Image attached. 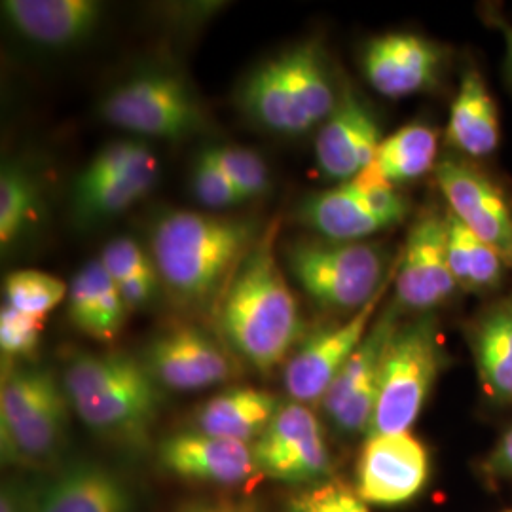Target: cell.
<instances>
[{
    "label": "cell",
    "mask_w": 512,
    "mask_h": 512,
    "mask_svg": "<svg viewBox=\"0 0 512 512\" xmlns=\"http://www.w3.org/2000/svg\"><path fill=\"white\" fill-rule=\"evenodd\" d=\"M222 171L236 186L243 202L264 196L270 190V171L264 160L249 148L211 147Z\"/></svg>",
    "instance_id": "31"
},
{
    "label": "cell",
    "mask_w": 512,
    "mask_h": 512,
    "mask_svg": "<svg viewBox=\"0 0 512 512\" xmlns=\"http://www.w3.org/2000/svg\"><path fill=\"white\" fill-rule=\"evenodd\" d=\"M2 12L21 37L65 48L93 35L105 8L97 0H4Z\"/></svg>",
    "instance_id": "21"
},
{
    "label": "cell",
    "mask_w": 512,
    "mask_h": 512,
    "mask_svg": "<svg viewBox=\"0 0 512 512\" xmlns=\"http://www.w3.org/2000/svg\"><path fill=\"white\" fill-rule=\"evenodd\" d=\"M0 512H33L31 490L19 488L16 484H4L0 495Z\"/></svg>",
    "instance_id": "40"
},
{
    "label": "cell",
    "mask_w": 512,
    "mask_h": 512,
    "mask_svg": "<svg viewBox=\"0 0 512 512\" xmlns=\"http://www.w3.org/2000/svg\"><path fill=\"white\" fill-rule=\"evenodd\" d=\"M429 471V452L410 431L368 435L355 465V490L366 505L399 507L421 494Z\"/></svg>",
    "instance_id": "12"
},
{
    "label": "cell",
    "mask_w": 512,
    "mask_h": 512,
    "mask_svg": "<svg viewBox=\"0 0 512 512\" xmlns=\"http://www.w3.org/2000/svg\"><path fill=\"white\" fill-rule=\"evenodd\" d=\"M69 317L74 327L93 338L95 332V294L88 266H84L69 283Z\"/></svg>",
    "instance_id": "37"
},
{
    "label": "cell",
    "mask_w": 512,
    "mask_h": 512,
    "mask_svg": "<svg viewBox=\"0 0 512 512\" xmlns=\"http://www.w3.org/2000/svg\"><path fill=\"white\" fill-rule=\"evenodd\" d=\"M143 361L158 384L183 393L226 384L236 374L230 355L205 332L192 327L156 336Z\"/></svg>",
    "instance_id": "16"
},
{
    "label": "cell",
    "mask_w": 512,
    "mask_h": 512,
    "mask_svg": "<svg viewBox=\"0 0 512 512\" xmlns=\"http://www.w3.org/2000/svg\"><path fill=\"white\" fill-rule=\"evenodd\" d=\"M283 512H370L363 497L342 480H327L294 494Z\"/></svg>",
    "instance_id": "33"
},
{
    "label": "cell",
    "mask_w": 512,
    "mask_h": 512,
    "mask_svg": "<svg viewBox=\"0 0 512 512\" xmlns=\"http://www.w3.org/2000/svg\"><path fill=\"white\" fill-rule=\"evenodd\" d=\"M484 469L494 478H511L512 480V427L497 440L492 454L484 463Z\"/></svg>",
    "instance_id": "39"
},
{
    "label": "cell",
    "mask_w": 512,
    "mask_h": 512,
    "mask_svg": "<svg viewBox=\"0 0 512 512\" xmlns=\"http://www.w3.org/2000/svg\"><path fill=\"white\" fill-rule=\"evenodd\" d=\"M192 184H194L196 198L205 207L228 209V207L243 203V198L239 196L236 186L232 184L228 175L222 171L219 162L215 160L211 148H205L196 158Z\"/></svg>",
    "instance_id": "34"
},
{
    "label": "cell",
    "mask_w": 512,
    "mask_h": 512,
    "mask_svg": "<svg viewBox=\"0 0 512 512\" xmlns=\"http://www.w3.org/2000/svg\"><path fill=\"white\" fill-rule=\"evenodd\" d=\"M61 378L50 368L4 370L0 385L2 461L23 469H48L61 458L69 410Z\"/></svg>",
    "instance_id": "5"
},
{
    "label": "cell",
    "mask_w": 512,
    "mask_h": 512,
    "mask_svg": "<svg viewBox=\"0 0 512 512\" xmlns=\"http://www.w3.org/2000/svg\"><path fill=\"white\" fill-rule=\"evenodd\" d=\"M294 281L329 310H363L385 285V262L376 245L361 241L296 239L285 247Z\"/></svg>",
    "instance_id": "7"
},
{
    "label": "cell",
    "mask_w": 512,
    "mask_h": 512,
    "mask_svg": "<svg viewBox=\"0 0 512 512\" xmlns=\"http://www.w3.org/2000/svg\"><path fill=\"white\" fill-rule=\"evenodd\" d=\"M152 156L154 152L143 141L126 139V141L110 143L107 147L101 148L90 160V164L86 165L82 173L76 177L73 196L86 194L90 190L99 188L101 184L109 183L112 179L129 171L131 167L143 164Z\"/></svg>",
    "instance_id": "30"
},
{
    "label": "cell",
    "mask_w": 512,
    "mask_h": 512,
    "mask_svg": "<svg viewBox=\"0 0 512 512\" xmlns=\"http://www.w3.org/2000/svg\"><path fill=\"white\" fill-rule=\"evenodd\" d=\"M448 213L492 247L512 272V209L503 192L475 165L444 158L435 167Z\"/></svg>",
    "instance_id": "15"
},
{
    "label": "cell",
    "mask_w": 512,
    "mask_h": 512,
    "mask_svg": "<svg viewBox=\"0 0 512 512\" xmlns=\"http://www.w3.org/2000/svg\"><path fill=\"white\" fill-rule=\"evenodd\" d=\"M92 277L93 294H95V332L93 340L112 342L124 327L128 308L120 296V291L112 277L103 268L101 260H92L86 264Z\"/></svg>",
    "instance_id": "32"
},
{
    "label": "cell",
    "mask_w": 512,
    "mask_h": 512,
    "mask_svg": "<svg viewBox=\"0 0 512 512\" xmlns=\"http://www.w3.org/2000/svg\"><path fill=\"white\" fill-rule=\"evenodd\" d=\"M503 35H505V40H507V46H509V57H511L512 63V27L505 25L503 27Z\"/></svg>",
    "instance_id": "42"
},
{
    "label": "cell",
    "mask_w": 512,
    "mask_h": 512,
    "mask_svg": "<svg viewBox=\"0 0 512 512\" xmlns=\"http://www.w3.org/2000/svg\"><path fill=\"white\" fill-rule=\"evenodd\" d=\"M338 99L325 55L311 40L264 61L241 90L247 114L260 126L285 135L321 126Z\"/></svg>",
    "instance_id": "4"
},
{
    "label": "cell",
    "mask_w": 512,
    "mask_h": 512,
    "mask_svg": "<svg viewBox=\"0 0 512 512\" xmlns=\"http://www.w3.org/2000/svg\"><path fill=\"white\" fill-rule=\"evenodd\" d=\"M158 463L169 475L215 486H238L260 475L251 444L211 437L200 431L162 440Z\"/></svg>",
    "instance_id": "17"
},
{
    "label": "cell",
    "mask_w": 512,
    "mask_h": 512,
    "mask_svg": "<svg viewBox=\"0 0 512 512\" xmlns=\"http://www.w3.org/2000/svg\"><path fill=\"white\" fill-rule=\"evenodd\" d=\"M158 179V160L148 158L143 164L131 167L120 177L86 194L73 196L74 211L82 220L109 219L120 215L141 202Z\"/></svg>",
    "instance_id": "27"
},
{
    "label": "cell",
    "mask_w": 512,
    "mask_h": 512,
    "mask_svg": "<svg viewBox=\"0 0 512 512\" xmlns=\"http://www.w3.org/2000/svg\"><path fill=\"white\" fill-rule=\"evenodd\" d=\"M220 332L239 359L260 372L281 365L302 332L293 289L275 253V226L241 260L220 298Z\"/></svg>",
    "instance_id": "1"
},
{
    "label": "cell",
    "mask_w": 512,
    "mask_h": 512,
    "mask_svg": "<svg viewBox=\"0 0 512 512\" xmlns=\"http://www.w3.org/2000/svg\"><path fill=\"white\" fill-rule=\"evenodd\" d=\"M33 512H133L128 482L97 461H76L31 490Z\"/></svg>",
    "instance_id": "19"
},
{
    "label": "cell",
    "mask_w": 512,
    "mask_h": 512,
    "mask_svg": "<svg viewBox=\"0 0 512 512\" xmlns=\"http://www.w3.org/2000/svg\"><path fill=\"white\" fill-rule=\"evenodd\" d=\"M401 308L391 304L372 323L365 340L349 357L321 401L323 414L336 433L344 437L368 435L378 399V385L385 351L399 329Z\"/></svg>",
    "instance_id": "11"
},
{
    "label": "cell",
    "mask_w": 512,
    "mask_h": 512,
    "mask_svg": "<svg viewBox=\"0 0 512 512\" xmlns=\"http://www.w3.org/2000/svg\"><path fill=\"white\" fill-rule=\"evenodd\" d=\"M382 143L380 128L370 109L353 92H344L315 139L319 169L348 183L374 162Z\"/></svg>",
    "instance_id": "18"
},
{
    "label": "cell",
    "mask_w": 512,
    "mask_h": 512,
    "mask_svg": "<svg viewBox=\"0 0 512 512\" xmlns=\"http://www.w3.org/2000/svg\"><path fill=\"white\" fill-rule=\"evenodd\" d=\"M446 135L452 147L471 158L488 156L499 145V118L494 99L482 74L475 69L461 78Z\"/></svg>",
    "instance_id": "24"
},
{
    "label": "cell",
    "mask_w": 512,
    "mask_h": 512,
    "mask_svg": "<svg viewBox=\"0 0 512 512\" xmlns=\"http://www.w3.org/2000/svg\"><path fill=\"white\" fill-rule=\"evenodd\" d=\"M181 512H255L247 505L228 503V501H198L186 505Z\"/></svg>",
    "instance_id": "41"
},
{
    "label": "cell",
    "mask_w": 512,
    "mask_h": 512,
    "mask_svg": "<svg viewBox=\"0 0 512 512\" xmlns=\"http://www.w3.org/2000/svg\"><path fill=\"white\" fill-rule=\"evenodd\" d=\"M44 317L4 304L0 311V349L4 357H33L40 346Z\"/></svg>",
    "instance_id": "35"
},
{
    "label": "cell",
    "mask_w": 512,
    "mask_h": 512,
    "mask_svg": "<svg viewBox=\"0 0 512 512\" xmlns=\"http://www.w3.org/2000/svg\"><path fill=\"white\" fill-rule=\"evenodd\" d=\"M101 264L112 277V281H122L128 277H158L156 264L152 255L145 253V249L129 238L112 239L107 243L101 255Z\"/></svg>",
    "instance_id": "36"
},
{
    "label": "cell",
    "mask_w": 512,
    "mask_h": 512,
    "mask_svg": "<svg viewBox=\"0 0 512 512\" xmlns=\"http://www.w3.org/2000/svg\"><path fill=\"white\" fill-rule=\"evenodd\" d=\"M395 270L363 310L353 313L348 321L334 329L321 330L306 340L287 361L283 382L294 403H321L340 370L348 363L355 349L361 346L374 323L376 311L382 302Z\"/></svg>",
    "instance_id": "13"
},
{
    "label": "cell",
    "mask_w": 512,
    "mask_h": 512,
    "mask_svg": "<svg viewBox=\"0 0 512 512\" xmlns=\"http://www.w3.org/2000/svg\"><path fill=\"white\" fill-rule=\"evenodd\" d=\"M440 59L439 48L427 38L389 33L366 46L363 69L376 92L399 99L429 88L439 73Z\"/></svg>",
    "instance_id": "20"
},
{
    "label": "cell",
    "mask_w": 512,
    "mask_h": 512,
    "mask_svg": "<svg viewBox=\"0 0 512 512\" xmlns=\"http://www.w3.org/2000/svg\"><path fill=\"white\" fill-rule=\"evenodd\" d=\"M437 152L439 137L435 129L408 124L382 139L372 165L387 183H406L437 167Z\"/></svg>",
    "instance_id": "25"
},
{
    "label": "cell",
    "mask_w": 512,
    "mask_h": 512,
    "mask_svg": "<svg viewBox=\"0 0 512 512\" xmlns=\"http://www.w3.org/2000/svg\"><path fill=\"white\" fill-rule=\"evenodd\" d=\"M35 184L19 167H4L0 177V245L8 249L31 220Z\"/></svg>",
    "instance_id": "29"
},
{
    "label": "cell",
    "mask_w": 512,
    "mask_h": 512,
    "mask_svg": "<svg viewBox=\"0 0 512 512\" xmlns=\"http://www.w3.org/2000/svg\"><path fill=\"white\" fill-rule=\"evenodd\" d=\"M61 384L74 414L99 439L128 452L150 444L162 393L145 361L124 351L78 353Z\"/></svg>",
    "instance_id": "2"
},
{
    "label": "cell",
    "mask_w": 512,
    "mask_h": 512,
    "mask_svg": "<svg viewBox=\"0 0 512 512\" xmlns=\"http://www.w3.org/2000/svg\"><path fill=\"white\" fill-rule=\"evenodd\" d=\"M158 281H160L158 277H128V279L114 281V283L120 291L126 308L133 310V308L145 306L148 300L154 296Z\"/></svg>",
    "instance_id": "38"
},
{
    "label": "cell",
    "mask_w": 512,
    "mask_h": 512,
    "mask_svg": "<svg viewBox=\"0 0 512 512\" xmlns=\"http://www.w3.org/2000/svg\"><path fill=\"white\" fill-rule=\"evenodd\" d=\"M469 344L484 393L512 403V296L495 300L469 327Z\"/></svg>",
    "instance_id": "22"
},
{
    "label": "cell",
    "mask_w": 512,
    "mask_h": 512,
    "mask_svg": "<svg viewBox=\"0 0 512 512\" xmlns=\"http://www.w3.org/2000/svg\"><path fill=\"white\" fill-rule=\"evenodd\" d=\"M253 450L258 473L277 482L308 488L332 480L329 444L308 404L293 401L279 406Z\"/></svg>",
    "instance_id": "10"
},
{
    "label": "cell",
    "mask_w": 512,
    "mask_h": 512,
    "mask_svg": "<svg viewBox=\"0 0 512 512\" xmlns=\"http://www.w3.org/2000/svg\"><path fill=\"white\" fill-rule=\"evenodd\" d=\"M406 213L408 203L395 184L387 183L372 164L348 183L300 205V220L332 241H361L403 222Z\"/></svg>",
    "instance_id": "9"
},
{
    "label": "cell",
    "mask_w": 512,
    "mask_h": 512,
    "mask_svg": "<svg viewBox=\"0 0 512 512\" xmlns=\"http://www.w3.org/2000/svg\"><path fill=\"white\" fill-rule=\"evenodd\" d=\"M258 238L255 226L245 220L171 211L152 228L150 255L175 300L203 306L224 293Z\"/></svg>",
    "instance_id": "3"
},
{
    "label": "cell",
    "mask_w": 512,
    "mask_h": 512,
    "mask_svg": "<svg viewBox=\"0 0 512 512\" xmlns=\"http://www.w3.org/2000/svg\"><path fill=\"white\" fill-rule=\"evenodd\" d=\"M458 283L448 260V215L425 211L410 228L395 268V298L404 310L439 308L456 293Z\"/></svg>",
    "instance_id": "14"
},
{
    "label": "cell",
    "mask_w": 512,
    "mask_h": 512,
    "mask_svg": "<svg viewBox=\"0 0 512 512\" xmlns=\"http://www.w3.org/2000/svg\"><path fill=\"white\" fill-rule=\"evenodd\" d=\"M442 366L444 351L433 315L399 325L385 351L368 435L408 433L420 418Z\"/></svg>",
    "instance_id": "6"
},
{
    "label": "cell",
    "mask_w": 512,
    "mask_h": 512,
    "mask_svg": "<svg viewBox=\"0 0 512 512\" xmlns=\"http://www.w3.org/2000/svg\"><path fill=\"white\" fill-rule=\"evenodd\" d=\"M281 404L256 387H232L203 404L196 414L198 431L251 444L262 437Z\"/></svg>",
    "instance_id": "23"
},
{
    "label": "cell",
    "mask_w": 512,
    "mask_h": 512,
    "mask_svg": "<svg viewBox=\"0 0 512 512\" xmlns=\"http://www.w3.org/2000/svg\"><path fill=\"white\" fill-rule=\"evenodd\" d=\"M101 116L129 133L179 141L203 128V110L190 88L175 74L145 73L110 90Z\"/></svg>",
    "instance_id": "8"
},
{
    "label": "cell",
    "mask_w": 512,
    "mask_h": 512,
    "mask_svg": "<svg viewBox=\"0 0 512 512\" xmlns=\"http://www.w3.org/2000/svg\"><path fill=\"white\" fill-rule=\"evenodd\" d=\"M6 304L14 310L46 317L69 296V285L61 279L37 270L12 272L4 281Z\"/></svg>",
    "instance_id": "28"
},
{
    "label": "cell",
    "mask_w": 512,
    "mask_h": 512,
    "mask_svg": "<svg viewBox=\"0 0 512 512\" xmlns=\"http://www.w3.org/2000/svg\"><path fill=\"white\" fill-rule=\"evenodd\" d=\"M448 215V260L459 289L486 293L501 287L507 266L484 241L473 236L452 213Z\"/></svg>",
    "instance_id": "26"
},
{
    "label": "cell",
    "mask_w": 512,
    "mask_h": 512,
    "mask_svg": "<svg viewBox=\"0 0 512 512\" xmlns=\"http://www.w3.org/2000/svg\"><path fill=\"white\" fill-rule=\"evenodd\" d=\"M507 512H512V511H507Z\"/></svg>",
    "instance_id": "43"
}]
</instances>
